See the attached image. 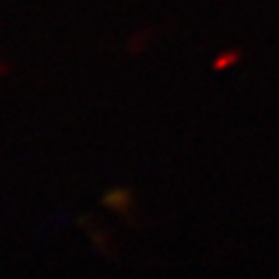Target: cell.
<instances>
[{
  "label": "cell",
  "mask_w": 279,
  "mask_h": 279,
  "mask_svg": "<svg viewBox=\"0 0 279 279\" xmlns=\"http://www.w3.org/2000/svg\"><path fill=\"white\" fill-rule=\"evenodd\" d=\"M242 54L238 50H228V52H222L215 60H213V71H226V68H232L240 62Z\"/></svg>",
  "instance_id": "cell-2"
},
{
  "label": "cell",
  "mask_w": 279,
  "mask_h": 279,
  "mask_svg": "<svg viewBox=\"0 0 279 279\" xmlns=\"http://www.w3.org/2000/svg\"><path fill=\"white\" fill-rule=\"evenodd\" d=\"M102 203L116 213H126L132 207V194L126 188H112L102 196Z\"/></svg>",
  "instance_id": "cell-1"
},
{
  "label": "cell",
  "mask_w": 279,
  "mask_h": 279,
  "mask_svg": "<svg viewBox=\"0 0 279 279\" xmlns=\"http://www.w3.org/2000/svg\"><path fill=\"white\" fill-rule=\"evenodd\" d=\"M7 73H9V66H7V62H0V77L7 75Z\"/></svg>",
  "instance_id": "cell-3"
}]
</instances>
